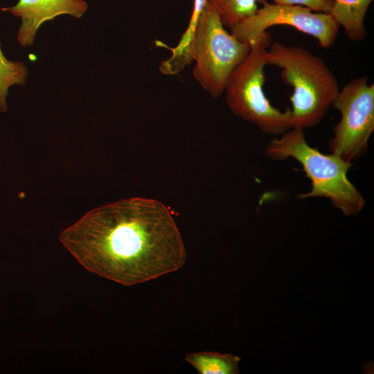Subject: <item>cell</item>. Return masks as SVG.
Returning <instances> with one entry per match:
<instances>
[{"mask_svg":"<svg viewBox=\"0 0 374 374\" xmlns=\"http://www.w3.org/2000/svg\"><path fill=\"white\" fill-rule=\"evenodd\" d=\"M86 269L124 286L177 271L184 240L169 209L149 198H124L95 208L60 235Z\"/></svg>","mask_w":374,"mask_h":374,"instance_id":"1","label":"cell"},{"mask_svg":"<svg viewBox=\"0 0 374 374\" xmlns=\"http://www.w3.org/2000/svg\"><path fill=\"white\" fill-rule=\"evenodd\" d=\"M267 64L281 69L283 80L292 87L291 123L302 129L318 125L332 106L339 84L325 61L300 46L274 42L267 48Z\"/></svg>","mask_w":374,"mask_h":374,"instance_id":"2","label":"cell"},{"mask_svg":"<svg viewBox=\"0 0 374 374\" xmlns=\"http://www.w3.org/2000/svg\"><path fill=\"white\" fill-rule=\"evenodd\" d=\"M265 154L272 160L292 158L301 163L311 181L310 191L300 194L299 199L326 197L346 216L355 215L366 204L364 197L348 179L353 163L339 156L326 154L306 141L304 130L292 127L266 145Z\"/></svg>","mask_w":374,"mask_h":374,"instance_id":"3","label":"cell"},{"mask_svg":"<svg viewBox=\"0 0 374 374\" xmlns=\"http://www.w3.org/2000/svg\"><path fill=\"white\" fill-rule=\"evenodd\" d=\"M271 44L267 31L251 42L248 55L230 75L224 92L234 115L264 133L281 135L292 127L291 109L281 111L274 107L263 90L266 55Z\"/></svg>","mask_w":374,"mask_h":374,"instance_id":"4","label":"cell"},{"mask_svg":"<svg viewBox=\"0 0 374 374\" xmlns=\"http://www.w3.org/2000/svg\"><path fill=\"white\" fill-rule=\"evenodd\" d=\"M250 49L249 44L240 42L224 28L216 10L208 2L195 30L193 73L213 98L222 94L230 75Z\"/></svg>","mask_w":374,"mask_h":374,"instance_id":"5","label":"cell"},{"mask_svg":"<svg viewBox=\"0 0 374 374\" xmlns=\"http://www.w3.org/2000/svg\"><path fill=\"white\" fill-rule=\"evenodd\" d=\"M332 106L341 118L333 130L330 150L353 163L366 153L374 130V84L363 75L348 81L339 89Z\"/></svg>","mask_w":374,"mask_h":374,"instance_id":"6","label":"cell"},{"mask_svg":"<svg viewBox=\"0 0 374 374\" xmlns=\"http://www.w3.org/2000/svg\"><path fill=\"white\" fill-rule=\"evenodd\" d=\"M262 7L251 17L244 20L230 30L238 40L250 45L267 29L276 25H286L317 39L319 45L330 48L335 42L340 26L331 15L313 12L299 5L269 3L260 1Z\"/></svg>","mask_w":374,"mask_h":374,"instance_id":"7","label":"cell"},{"mask_svg":"<svg viewBox=\"0 0 374 374\" xmlns=\"http://www.w3.org/2000/svg\"><path fill=\"white\" fill-rule=\"evenodd\" d=\"M88 8L84 0H18L15 6L0 8L20 17L17 41L21 46L32 45L40 26L62 15L80 18Z\"/></svg>","mask_w":374,"mask_h":374,"instance_id":"8","label":"cell"},{"mask_svg":"<svg viewBox=\"0 0 374 374\" xmlns=\"http://www.w3.org/2000/svg\"><path fill=\"white\" fill-rule=\"evenodd\" d=\"M207 3L208 0H193V8L188 26L177 44L174 47H168L163 44L171 51L170 56L163 60L159 65V71L163 74H178L193 62L195 30Z\"/></svg>","mask_w":374,"mask_h":374,"instance_id":"9","label":"cell"},{"mask_svg":"<svg viewBox=\"0 0 374 374\" xmlns=\"http://www.w3.org/2000/svg\"><path fill=\"white\" fill-rule=\"evenodd\" d=\"M373 0H334L331 16L344 28L352 42L363 41L366 37L364 19Z\"/></svg>","mask_w":374,"mask_h":374,"instance_id":"10","label":"cell"},{"mask_svg":"<svg viewBox=\"0 0 374 374\" xmlns=\"http://www.w3.org/2000/svg\"><path fill=\"white\" fill-rule=\"evenodd\" d=\"M185 360L199 374H238L240 357L212 351L189 353Z\"/></svg>","mask_w":374,"mask_h":374,"instance_id":"11","label":"cell"},{"mask_svg":"<svg viewBox=\"0 0 374 374\" xmlns=\"http://www.w3.org/2000/svg\"><path fill=\"white\" fill-rule=\"evenodd\" d=\"M260 0H208L216 10L222 25L230 30L252 17Z\"/></svg>","mask_w":374,"mask_h":374,"instance_id":"12","label":"cell"},{"mask_svg":"<svg viewBox=\"0 0 374 374\" xmlns=\"http://www.w3.org/2000/svg\"><path fill=\"white\" fill-rule=\"evenodd\" d=\"M28 71L24 63L7 59L1 48L0 42V110H7L6 98L9 88L15 84L26 83Z\"/></svg>","mask_w":374,"mask_h":374,"instance_id":"13","label":"cell"},{"mask_svg":"<svg viewBox=\"0 0 374 374\" xmlns=\"http://www.w3.org/2000/svg\"><path fill=\"white\" fill-rule=\"evenodd\" d=\"M274 3L286 5H299L318 12L331 13L334 0H273Z\"/></svg>","mask_w":374,"mask_h":374,"instance_id":"14","label":"cell"}]
</instances>
